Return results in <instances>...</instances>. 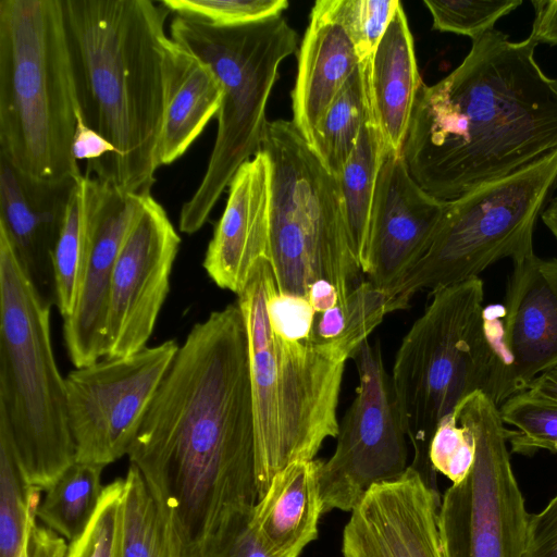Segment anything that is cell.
<instances>
[{
  "instance_id": "1",
  "label": "cell",
  "mask_w": 557,
  "mask_h": 557,
  "mask_svg": "<svg viewBox=\"0 0 557 557\" xmlns=\"http://www.w3.org/2000/svg\"><path fill=\"white\" fill-rule=\"evenodd\" d=\"M127 456L174 520L187 557L222 527L253 513L255 417L236 302L191 327Z\"/></svg>"
},
{
  "instance_id": "2",
  "label": "cell",
  "mask_w": 557,
  "mask_h": 557,
  "mask_svg": "<svg viewBox=\"0 0 557 557\" xmlns=\"http://www.w3.org/2000/svg\"><path fill=\"white\" fill-rule=\"evenodd\" d=\"M537 45L494 28L451 73L421 84L401 156L430 195L453 201L557 151V78L537 64Z\"/></svg>"
},
{
  "instance_id": "3",
  "label": "cell",
  "mask_w": 557,
  "mask_h": 557,
  "mask_svg": "<svg viewBox=\"0 0 557 557\" xmlns=\"http://www.w3.org/2000/svg\"><path fill=\"white\" fill-rule=\"evenodd\" d=\"M79 114L116 154L89 173L150 195L162 133L171 13L152 0H61Z\"/></svg>"
},
{
  "instance_id": "4",
  "label": "cell",
  "mask_w": 557,
  "mask_h": 557,
  "mask_svg": "<svg viewBox=\"0 0 557 557\" xmlns=\"http://www.w3.org/2000/svg\"><path fill=\"white\" fill-rule=\"evenodd\" d=\"M276 287L268 260H259L237 301L248 338L259 498L289 463L312 460L337 437V404L346 361L330 344L289 337L270 324L267 301Z\"/></svg>"
},
{
  "instance_id": "5",
  "label": "cell",
  "mask_w": 557,
  "mask_h": 557,
  "mask_svg": "<svg viewBox=\"0 0 557 557\" xmlns=\"http://www.w3.org/2000/svg\"><path fill=\"white\" fill-rule=\"evenodd\" d=\"M78 102L61 0H0V156L46 182L82 175Z\"/></svg>"
},
{
  "instance_id": "6",
  "label": "cell",
  "mask_w": 557,
  "mask_h": 557,
  "mask_svg": "<svg viewBox=\"0 0 557 557\" xmlns=\"http://www.w3.org/2000/svg\"><path fill=\"white\" fill-rule=\"evenodd\" d=\"M50 308L0 227V423L26 481L41 492L76 460Z\"/></svg>"
},
{
  "instance_id": "7",
  "label": "cell",
  "mask_w": 557,
  "mask_h": 557,
  "mask_svg": "<svg viewBox=\"0 0 557 557\" xmlns=\"http://www.w3.org/2000/svg\"><path fill=\"white\" fill-rule=\"evenodd\" d=\"M171 38L208 63L223 86L214 145L203 177L182 206L178 230L198 232L243 163L262 149L267 104L283 60L298 36L281 15L237 26H215L175 15Z\"/></svg>"
},
{
  "instance_id": "8",
  "label": "cell",
  "mask_w": 557,
  "mask_h": 557,
  "mask_svg": "<svg viewBox=\"0 0 557 557\" xmlns=\"http://www.w3.org/2000/svg\"><path fill=\"white\" fill-rule=\"evenodd\" d=\"M430 295L431 302L401 341L392 380L413 447L409 466L436 487V471L429 458L431 440L440 422L463 399L486 393L494 350L479 276Z\"/></svg>"
},
{
  "instance_id": "9",
  "label": "cell",
  "mask_w": 557,
  "mask_h": 557,
  "mask_svg": "<svg viewBox=\"0 0 557 557\" xmlns=\"http://www.w3.org/2000/svg\"><path fill=\"white\" fill-rule=\"evenodd\" d=\"M271 169L269 263L282 294L306 297L325 280L339 301L362 282L337 176L321 164L293 121L269 122L261 149Z\"/></svg>"
},
{
  "instance_id": "10",
  "label": "cell",
  "mask_w": 557,
  "mask_h": 557,
  "mask_svg": "<svg viewBox=\"0 0 557 557\" xmlns=\"http://www.w3.org/2000/svg\"><path fill=\"white\" fill-rule=\"evenodd\" d=\"M557 189V151L507 177L447 201L426 252L386 293L389 312L406 309L420 289L478 277L500 259L533 251L536 221Z\"/></svg>"
},
{
  "instance_id": "11",
  "label": "cell",
  "mask_w": 557,
  "mask_h": 557,
  "mask_svg": "<svg viewBox=\"0 0 557 557\" xmlns=\"http://www.w3.org/2000/svg\"><path fill=\"white\" fill-rule=\"evenodd\" d=\"M468 428L475 457L467 476L446 490L438 510L444 557H523L530 513L506 446L498 407L475 392L455 409Z\"/></svg>"
},
{
  "instance_id": "12",
  "label": "cell",
  "mask_w": 557,
  "mask_h": 557,
  "mask_svg": "<svg viewBox=\"0 0 557 557\" xmlns=\"http://www.w3.org/2000/svg\"><path fill=\"white\" fill-rule=\"evenodd\" d=\"M359 385L339 423L333 455L322 461V512L351 511L371 486L395 480L408 466L407 432L380 343L364 342L352 355Z\"/></svg>"
},
{
  "instance_id": "13",
  "label": "cell",
  "mask_w": 557,
  "mask_h": 557,
  "mask_svg": "<svg viewBox=\"0 0 557 557\" xmlns=\"http://www.w3.org/2000/svg\"><path fill=\"white\" fill-rule=\"evenodd\" d=\"M180 345L168 339L125 357L102 358L65 377L76 460L106 467L123 456Z\"/></svg>"
},
{
  "instance_id": "14",
  "label": "cell",
  "mask_w": 557,
  "mask_h": 557,
  "mask_svg": "<svg viewBox=\"0 0 557 557\" xmlns=\"http://www.w3.org/2000/svg\"><path fill=\"white\" fill-rule=\"evenodd\" d=\"M180 244L166 211L148 195L112 272L104 358L129 356L147 347L170 292Z\"/></svg>"
},
{
  "instance_id": "15",
  "label": "cell",
  "mask_w": 557,
  "mask_h": 557,
  "mask_svg": "<svg viewBox=\"0 0 557 557\" xmlns=\"http://www.w3.org/2000/svg\"><path fill=\"white\" fill-rule=\"evenodd\" d=\"M512 262L502 321L497 330L490 324L494 369L485 394L497 407L557 366V259L532 252Z\"/></svg>"
},
{
  "instance_id": "16",
  "label": "cell",
  "mask_w": 557,
  "mask_h": 557,
  "mask_svg": "<svg viewBox=\"0 0 557 557\" xmlns=\"http://www.w3.org/2000/svg\"><path fill=\"white\" fill-rule=\"evenodd\" d=\"M436 487L410 466L363 495L343 531V557H444Z\"/></svg>"
},
{
  "instance_id": "17",
  "label": "cell",
  "mask_w": 557,
  "mask_h": 557,
  "mask_svg": "<svg viewBox=\"0 0 557 557\" xmlns=\"http://www.w3.org/2000/svg\"><path fill=\"white\" fill-rule=\"evenodd\" d=\"M446 207L412 178L401 153L385 150L371 214L369 282L384 292L398 282L429 249Z\"/></svg>"
},
{
  "instance_id": "18",
  "label": "cell",
  "mask_w": 557,
  "mask_h": 557,
  "mask_svg": "<svg viewBox=\"0 0 557 557\" xmlns=\"http://www.w3.org/2000/svg\"><path fill=\"white\" fill-rule=\"evenodd\" d=\"M147 196L126 194L103 182L78 300L72 315L63 320L65 348L75 368L106 357V318L112 272Z\"/></svg>"
},
{
  "instance_id": "19",
  "label": "cell",
  "mask_w": 557,
  "mask_h": 557,
  "mask_svg": "<svg viewBox=\"0 0 557 557\" xmlns=\"http://www.w3.org/2000/svg\"><path fill=\"white\" fill-rule=\"evenodd\" d=\"M202 267L220 288L239 295L256 263L269 259L271 169L261 150L236 171Z\"/></svg>"
},
{
  "instance_id": "20",
  "label": "cell",
  "mask_w": 557,
  "mask_h": 557,
  "mask_svg": "<svg viewBox=\"0 0 557 557\" xmlns=\"http://www.w3.org/2000/svg\"><path fill=\"white\" fill-rule=\"evenodd\" d=\"M75 180L41 181L0 156V227L40 290L52 284L53 252Z\"/></svg>"
},
{
  "instance_id": "21",
  "label": "cell",
  "mask_w": 557,
  "mask_h": 557,
  "mask_svg": "<svg viewBox=\"0 0 557 557\" xmlns=\"http://www.w3.org/2000/svg\"><path fill=\"white\" fill-rule=\"evenodd\" d=\"M360 62L330 0L315 1L298 51L292 91L293 123L308 144L317 124Z\"/></svg>"
},
{
  "instance_id": "22",
  "label": "cell",
  "mask_w": 557,
  "mask_h": 557,
  "mask_svg": "<svg viewBox=\"0 0 557 557\" xmlns=\"http://www.w3.org/2000/svg\"><path fill=\"white\" fill-rule=\"evenodd\" d=\"M322 460L289 463L272 479L259 498L251 523L271 557H299L319 534Z\"/></svg>"
},
{
  "instance_id": "23",
  "label": "cell",
  "mask_w": 557,
  "mask_h": 557,
  "mask_svg": "<svg viewBox=\"0 0 557 557\" xmlns=\"http://www.w3.org/2000/svg\"><path fill=\"white\" fill-rule=\"evenodd\" d=\"M223 86L211 66L172 38L166 53V90L159 165L180 159L218 115Z\"/></svg>"
},
{
  "instance_id": "24",
  "label": "cell",
  "mask_w": 557,
  "mask_h": 557,
  "mask_svg": "<svg viewBox=\"0 0 557 557\" xmlns=\"http://www.w3.org/2000/svg\"><path fill=\"white\" fill-rule=\"evenodd\" d=\"M422 83L413 38L399 2L371 58L369 72L371 106L385 150L401 153Z\"/></svg>"
},
{
  "instance_id": "25",
  "label": "cell",
  "mask_w": 557,
  "mask_h": 557,
  "mask_svg": "<svg viewBox=\"0 0 557 557\" xmlns=\"http://www.w3.org/2000/svg\"><path fill=\"white\" fill-rule=\"evenodd\" d=\"M103 183L82 174L69 200L52 259L53 300L63 320L75 310L90 246L94 215Z\"/></svg>"
},
{
  "instance_id": "26",
  "label": "cell",
  "mask_w": 557,
  "mask_h": 557,
  "mask_svg": "<svg viewBox=\"0 0 557 557\" xmlns=\"http://www.w3.org/2000/svg\"><path fill=\"white\" fill-rule=\"evenodd\" d=\"M384 141L371 106L356 147L337 176L352 252L363 274L370 261V228L373 198Z\"/></svg>"
},
{
  "instance_id": "27",
  "label": "cell",
  "mask_w": 557,
  "mask_h": 557,
  "mask_svg": "<svg viewBox=\"0 0 557 557\" xmlns=\"http://www.w3.org/2000/svg\"><path fill=\"white\" fill-rule=\"evenodd\" d=\"M119 557H187L174 520L134 465L124 478Z\"/></svg>"
},
{
  "instance_id": "28",
  "label": "cell",
  "mask_w": 557,
  "mask_h": 557,
  "mask_svg": "<svg viewBox=\"0 0 557 557\" xmlns=\"http://www.w3.org/2000/svg\"><path fill=\"white\" fill-rule=\"evenodd\" d=\"M370 61L360 62L317 124L309 143L321 164L334 176L341 174L368 117Z\"/></svg>"
},
{
  "instance_id": "29",
  "label": "cell",
  "mask_w": 557,
  "mask_h": 557,
  "mask_svg": "<svg viewBox=\"0 0 557 557\" xmlns=\"http://www.w3.org/2000/svg\"><path fill=\"white\" fill-rule=\"evenodd\" d=\"M104 467L75 461L45 491L36 511L45 527L70 543L79 537L98 507Z\"/></svg>"
},
{
  "instance_id": "30",
  "label": "cell",
  "mask_w": 557,
  "mask_h": 557,
  "mask_svg": "<svg viewBox=\"0 0 557 557\" xmlns=\"http://www.w3.org/2000/svg\"><path fill=\"white\" fill-rule=\"evenodd\" d=\"M387 313L386 293L371 282L362 281L335 307L315 313L314 336L351 359Z\"/></svg>"
},
{
  "instance_id": "31",
  "label": "cell",
  "mask_w": 557,
  "mask_h": 557,
  "mask_svg": "<svg viewBox=\"0 0 557 557\" xmlns=\"http://www.w3.org/2000/svg\"><path fill=\"white\" fill-rule=\"evenodd\" d=\"M41 491L25 479L11 436L0 423V557H18L37 520Z\"/></svg>"
},
{
  "instance_id": "32",
  "label": "cell",
  "mask_w": 557,
  "mask_h": 557,
  "mask_svg": "<svg viewBox=\"0 0 557 557\" xmlns=\"http://www.w3.org/2000/svg\"><path fill=\"white\" fill-rule=\"evenodd\" d=\"M502 421L517 431H507L511 451L531 455L537 449L557 453V401L530 389L507 398L499 407Z\"/></svg>"
},
{
  "instance_id": "33",
  "label": "cell",
  "mask_w": 557,
  "mask_h": 557,
  "mask_svg": "<svg viewBox=\"0 0 557 557\" xmlns=\"http://www.w3.org/2000/svg\"><path fill=\"white\" fill-rule=\"evenodd\" d=\"M521 0H424L432 15V29L463 35L474 40L493 30L496 22Z\"/></svg>"
},
{
  "instance_id": "34",
  "label": "cell",
  "mask_w": 557,
  "mask_h": 557,
  "mask_svg": "<svg viewBox=\"0 0 557 557\" xmlns=\"http://www.w3.org/2000/svg\"><path fill=\"white\" fill-rule=\"evenodd\" d=\"M170 12L215 26H237L281 16L286 0H161Z\"/></svg>"
},
{
  "instance_id": "35",
  "label": "cell",
  "mask_w": 557,
  "mask_h": 557,
  "mask_svg": "<svg viewBox=\"0 0 557 557\" xmlns=\"http://www.w3.org/2000/svg\"><path fill=\"white\" fill-rule=\"evenodd\" d=\"M124 478L104 486L94 517L83 534L67 545L65 557H119Z\"/></svg>"
},
{
  "instance_id": "36",
  "label": "cell",
  "mask_w": 557,
  "mask_h": 557,
  "mask_svg": "<svg viewBox=\"0 0 557 557\" xmlns=\"http://www.w3.org/2000/svg\"><path fill=\"white\" fill-rule=\"evenodd\" d=\"M336 17L351 38L360 61L371 59L398 0H330Z\"/></svg>"
},
{
  "instance_id": "37",
  "label": "cell",
  "mask_w": 557,
  "mask_h": 557,
  "mask_svg": "<svg viewBox=\"0 0 557 557\" xmlns=\"http://www.w3.org/2000/svg\"><path fill=\"white\" fill-rule=\"evenodd\" d=\"M474 457L475 443L471 432L458 423L454 412L445 417L431 440L429 458L432 468L457 484L469 473Z\"/></svg>"
},
{
  "instance_id": "38",
  "label": "cell",
  "mask_w": 557,
  "mask_h": 557,
  "mask_svg": "<svg viewBox=\"0 0 557 557\" xmlns=\"http://www.w3.org/2000/svg\"><path fill=\"white\" fill-rule=\"evenodd\" d=\"M252 515L221 528L195 557H271L252 523Z\"/></svg>"
},
{
  "instance_id": "39",
  "label": "cell",
  "mask_w": 557,
  "mask_h": 557,
  "mask_svg": "<svg viewBox=\"0 0 557 557\" xmlns=\"http://www.w3.org/2000/svg\"><path fill=\"white\" fill-rule=\"evenodd\" d=\"M523 557H557V494L542 511L530 515Z\"/></svg>"
},
{
  "instance_id": "40",
  "label": "cell",
  "mask_w": 557,
  "mask_h": 557,
  "mask_svg": "<svg viewBox=\"0 0 557 557\" xmlns=\"http://www.w3.org/2000/svg\"><path fill=\"white\" fill-rule=\"evenodd\" d=\"M72 151L77 161H87L86 173L91 172L116 154L115 147L109 140L85 124L79 110L77 112Z\"/></svg>"
},
{
  "instance_id": "41",
  "label": "cell",
  "mask_w": 557,
  "mask_h": 557,
  "mask_svg": "<svg viewBox=\"0 0 557 557\" xmlns=\"http://www.w3.org/2000/svg\"><path fill=\"white\" fill-rule=\"evenodd\" d=\"M65 540L51 529L32 523L18 557H65Z\"/></svg>"
},
{
  "instance_id": "42",
  "label": "cell",
  "mask_w": 557,
  "mask_h": 557,
  "mask_svg": "<svg viewBox=\"0 0 557 557\" xmlns=\"http://www.w3.org/2000/svg\"><path fill=\"white\" fill-rule=\"evenodd\" d=\"M307 298L317 313L332 309L339 301L335 286L325 280L314 282L309 288Z\"/></svg>"
},
{
  "instance_id": "43",
  "label": "cell",
  "mask_w": 557,
  "mask_h": 557,
  "mask_svg": "<svg viewBox=\"0 0 557 557\" xmlns=\"http://www.w3.org/2000/svg\"><path fill=\"white\" fill-rule=\"evenodd\" d=\"M528 389L545 398L557 401V366L534 379Z\"/></svg>"
},
{
  "instance_id": "44",
  "label": "cell",
  "mask_w": 557,
  "mask_h": 557,
  "mask_svg": "<svg viewBox=\"0 0 557 557\" xmlns=\"http://www.w3.org/2000/svg\"><path fill=\"white\" fill-rule=\"evenodd\" d=\"M542 221L557 239V197L549 200L541 214Z\"/></svg>"
}]
</instances>
